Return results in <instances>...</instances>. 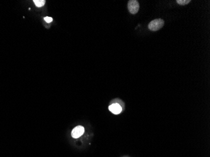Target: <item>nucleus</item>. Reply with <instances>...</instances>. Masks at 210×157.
I'll use <instances>...</instances> for the list:
<instances>
[{"label": "nucleus", "instance_id": "1", "mask_svg": "<svg viewBox=\"0 0 210 157\" xmlns=\"http://www.w3.org/2000/svg\"><path fill=\"white\" fill-rule=\"evenodd\" d=\"M164 25V21L161 18H159V19H155L151 21L150 23L148 24V27L150 30L152 32H156L161 29L163 27Z\"/></svg>", "mask_w": 210, "mask_h": 157}, {"label": "nucleus", "instance_id": "2", "mask_svg": "<svg viewBox=\"0 0 210 157\" xmlns=\"http://www.w3.org/2000/svg\"><path fill=\"white\" fill-rule=\"evenodd\" d=\"M128 9L130 13L136 14L140 9V5L137 0H130L128 3Z\"/></svg>", "mask_w": 210, "mask_h": 157}, {"label": "nucleus", "instance_id": "3", "mask_svg": "<svg viewBox=\"0 0 210 157\" xmlns=\"http://www.w3.org/2000/svg\"><path fill=\"white\" fill-rule=\"evenodd\" d=\"M84 133V128L81 126H78L73 129L71 133V135L74 138H77L80 137Z\"/></svg>", "mask_w": 210, "mask_h": 157}, {"label": "nucleus", "instance_id": "4", "mask_svg": "<svg viewBox=\"0 0 210 157\" xmlns=\"http://www.w3.org/2000/svg\"><path fill=\"white\" fill-rule=\"evenodd\" d=\"M109 110L112 113H113L115 114H118L122 111V108L121 106L118 103H114L112 104V105L110 106L109 107Z\"/></svg>", "mask_w": 210, "mask_h": 157}, {"label": "nucleus", "instance_id": "5", "mask_svg": "<svg viewBox=\"0 0 210 157\" xmlns=\"http://www.w3.org/2000/svg\"><path fill=\"white\" fill-rule=\"evenodd\" d=\"M34 2L37 7H42L45 3V1H44V0H35Z\"/></svg>", "mask_w": 210, "mask_h": 157}, {"label": "nucleus", "instance_id": "6", "mask_svg": "<svg viewBox=\"0 0 210 157\" xmlns=\"http://www.w3.org/2000/svg\"><path fill=\"white\" fill-rule=\"evenodd\" d=\"M176 2L180 5L185 6L189 4L191 2V0H177Z\"/></svg>", "mask_w": 210, "mask_h": 157}, {"label": "nucleus", "instance_id": "7", "mask_svg": "<svg viewBox=\"0 0 210 157\" xmlns=\"http://www.w3.org/2000/svg\"><path fill=\"white\" fill-rule=\"evenodd\" d=\"M44 20H45V21L47 23H50L52 21V20H53V19H52L51 17H49V16H47V17H45Z\"/></svg>", "mask_w": 210, "mask_h": 157}]
</instances>
